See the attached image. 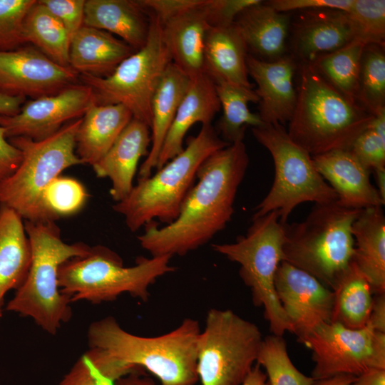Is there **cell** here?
Listing matches in <instances>:
<instances>
[{"mask_svg":"<svg viewBox=\"0 0 385 385\" xmlns=\"http://www.w3.org/2000/svg\"><path fill=\"white\" fill-rule=\"evenodd\" d=\"M230 144L219 136L212 124L202 125L179 154L154 175L138 180L127 197L113 205V210L124 217L131 232L151 221L171 223L194 185L201 164Z\"/></svg>","mask_w":385,"mask_h":385,"instance_id":"obj_5","label":"cell"},{"mask_svg":"<svg viewBox=\"0 0 385 385\" xmlns=\"http://www.w3.org/2000/svg\"><path fill=\"white\" fill-rule=\"evenodd\" d=\"M287 53L297 64L310 63L355 38L347 12L317 9L292 12Z\"/></svg>","mask_w":385,"mask_h":385,"instance_id":"obj_17","label":"cell"},{"mask_svg":"<svg viewBox=\"0 0 385 385\" xmlns=\"http://www.w3.org/2000/svg\"><path fill=\"white\" fill-rule=\"evenodd\" d=\"M371 170L385 168V139L367 128L354 141L350 149Z\"/></svg>","mask_w":385,"mask_h":385,"instance_id":"obj_40","label":"cell"},{"mask_svg":"<svg viewBox=\"0 0 385 385\" xmlns=\"http://www.w3.org/2000/svg\"><path fill=\"white\" fill-rule=\"evenodd\" d=\"M35 0H0V51L24 43V21Z\"/></svg>","mask_w":385,"mask_h":385,"instance_id":"obj_39","label":"cell"},{"mask_svg":"<svg viewBox=\"0 0 385 385\" xmlns=\"http://www.w3.org/2000/svg\"><path fill=\"white\" fill-rule=\"evenodd\" d=\"M78 73L58 65L38 49L0 51V93L38 98L75 84Z\"/></svg>","mask_w":385,"mask_h":385,"instance_id":"obj_16","label":"cell"},{"mask_svg":"<svg viewBox=\"0 0 385 385\" xmlns=\"http://www.w3.org/2000/svg\"><path fill=\"white\" fill-rule=\"evenodd\" d=\"M351 261L369 282L372 292L385 293V216L382 207L362 209L354 221Z\"/></svg>","mask_w":385,"mask_h":385,"instance_id":"obj_28","label":"cell"},{"mask_svg":"<svg viewBox=\"0 0 385 385\" xmlns=\"http://www.w3.org/2000/svg\"><path fill=\"white\" fill-rule=\"evenodd\" d=\"M355 376L349 374L337 375L332 377L315 380L312 385H351Z\"/></svg>","mask_w":385,"mask_h":385,"instance_id":"obj_51","label":"cell"},{"mask_svg":"<svg viewBox=\"0 0 385 385\" xmlns=\"http://www.w3.org/2000/svg\"><path fill=\"white\" fill-rule=\"evenodd\" d=\"M374 176L376 183V187L381 197L385 200V168H380L375 170Z\"/></svg>","mask_w":385,"mask_h":385,"instance_id":"obj_53","label":"cell"},{"mask_svg":"<svg viewBox=\"0 0 385 385\" xmlns=\"http://www.w3.org/2000/svg\"><path fill=\"white\" fill-rule=\"evenodd\" d=\"M6 139L5 129L0 125V183L16 170L22 160L21 151Z\"/></svg>","mask_w":385,"mask_h":385,"instance_id":"obj_45","label":"cell"},{"mask_svg":"<svg viewBox=\"0 0 385 385\" xmlns=\"http://www.w3.org/2000/svg\"><path fill=\"white\" fill-rule=\"evenodd\" d=\"M365 45L354 38L345 46L317 57L310 64L334 88L356 103L361 58Z\"/></svg>","mask_w":385,"mask_h":385,"instance_id":"obj_34","label":"cell"},{"mask_svg":"<svg viewBox=\"0 0 385 385\" xmlns=\"http://www.w3.org/2000/svg\"><path fill=\"white\" fill-rule=\"evenodd\" d=\"M84 0H41L46 9L65 26L71 37L83 25Z\"/></svg>","mask_w":385,"mask_h":385,"instance_id":"obj_42","label":"cell"},{"mask_svg":"<svg viewBox=\"0 0 385 385\" xmlns=\"http://www.w3.org/2000/svg\"><path fill=\"white\" fill-rule=\"evenodd\" d=\"M190 82L191 78L173 62L165 71L151 101V145L140 167L138 180L150 177L156 168L163 144Z\"/></svg>","mask_w":385,"mask_h":385,"instance_id":"obj_25","label":"cell"},{"mask_svg":"<svg viewBox=\"0 0 385 385\" xmlns=\"http://www.w3.org/2000/svg\"><path fill=\"white\" fill-rule=\"evenodd\" d=\"M24 227L31 245V265L24 282L6 309L31 317L43 330L54 335L72 315L71 299L58 287L59 267L71 258L86 255L91 247L64 242L55 221L25 220Z\"/></svg>","mask_w":385,"mask_h":385,"instance_id":"obj_4","label":"cell"},{"mask_svg":"<svg viewBox=\"0 0 385 385\" xmlns=\"http://www.w3.org/2000/svg\"><path fill=\"white\" fill-rule=\"evenodd\" d=\"M260 0H205V8L210 26L231 24L246 7Z\"/></svg>","mask_w":385,"mask_h":385,"instance_id":"obj_43","label":"cell"},{"mask_svg":"<svg viewBox=\"0 0 385 385\" xmlns=\"http://www.w3.org/2000/svg\"><path fill=\"white\" fill-rule=\"evenodd\" d=\"M31 261V245L23 218L0 205V307L6 294L24 282Z\"/></svg>","mask_w":385,"mask_h":385,"instance_id":"obj_30","label":"cell"},{"mask_svg":"<svg viewBox=\"0 0 385 385\" xmlns=\"http://www.w3.org/2000/svg\"><path fill=\"white\" fill-rule=\"evenodd\" d=\"M366 325L374 330L385 333V294H377L373 298L370 315Z\"/></svg>","mask_w":385,"mask_h":385,"instance_id":"obj_46","label":"cell"},{"mask_svg":"<svg viewBox=\"0 0 385 385\" xmlns=\"http://www.w3.org/2000/svg\"><path fill=\"white\" fill-rule=\"evenodd\" d=\"M171 257H140L135 265L125 267L121 257L109 248L91 247L86 255L71 258L60 266L58 287L71 302H112L123 293L146 302L150 286L158 277L175 271L170 265Z\"/></svg>","mask_w":385,"mask_h":385,"instance_id":"obj_7","label":"cell"},{"mask_svg":"<svg viewBox=\"0 0 385 385\" xmlns=\"http://www.w3.org/2000/svg\"><path fill=\"white\" fill-rule=\"evenodd\" d=\"M146 43L124 59L106 77L81 73L98 104H121L150 128L151 101L154 92L172 58L163 37L159 18L150 12Z\"/></svg>","mask_w":385,"mask_h":385,"instance_id":"obj_11","label":"cell"},{"mask_svg":"<svg viewBox=\"0 0 385 385\" xmlns=\"http://www.w3.org/2000/svg\"><path fill=\"white\" fill-rule=\"evenodd\" d=\"M312 351V377L358 376L371 369H385V333L366 325L352 329L338 322L321 324L302 342Z\"/></svg>","mask_w":385,"mask_h":385,"instance_id":"obj_13","label":"cell"},{"mask_svg":"<svg viewBox=\"0 0 385 385\" xmlns=\"http://www.w3.org/2000/svg\"><path fill=\"white\" fill-rule=\"evenodd\" d=\"M252 131L256 140L270 153L274 165L272 185L256 206L252 219L277 210L284 224L301 203L337 200L334 190L316 169L312 155L290 138L284 125L265 123L252 128Z\"/></svg>","mask_w":385,"mask_h":385,"instance_id":"obj_10","label":"cell"},{"mask_svg":"<svg viewBox=\"0 0 385 385\" xmlns=\"http://www.w3.org/2000/svg\"><path fill=\"white\" fill-rule=\"evenodd\" d=\"M248 75L257 84L254 89L259 98L257 113L266 124L284 125L290 120L297 101L294 78L297 63L289 56L267 61L248 53Z\"/></svg>","mask_w":385,"mask_h":385,"instance_id":"obj_18","label":"cell"},{"mask_svg":"<svg viewBox=\"0 0 385 385\" xmlns=\"http://www.w3.org/2000/svg\"><path fill=\"white\" fill-rule=\"evenodd\" d=\"M277 298L302 342L317 327L332 322L334 294L310 274L282 261L274 276Z\"/></svg>","mask_w":385,"mask_h":385,"instance_id":"obj_15","label":"cell"},{"mask_svg":"<svg viewBox=\"0 0 385 385\" xmlns=\"http://www.w3.org/2000/svg\"><path fill=\"white\" fill-rule=\"evenodd\" d=\"M265 2L282 13L317 9H334L348 12L354 0H270Z\"/></svg>","mask_w":385,"mask_h":385,"instance_id":"obj_44","label":"cell"},{"mask_svg":"<svg viewBox=\"0 0 385 385\" xmlns=\"http://www.w3.org/2000/svg\"><path fill=\"white\" fill-rule=\"evenodd\" d=\"M24 43L31 42L60 66H69L71 36L63 24L36 1L24 21Z\"/></svg>","mask_w":385,"mask_h":385,"instance_id":"obj_33","label":"cell"},{"mask_svg":"<svg viewBox=\"0 0 385 385\" xmlns=\"http://www.w3.org/2000/svg\"><path fill=\"white\" fill-rule=\"evenodd\" d=\"M199 322L185 319L172 332L155 337L124 330L113 317L93 322L88 329L90 347L134 371L147 370L161 385H195Z\"/></svg>","mask_w":385,"mask_h":385,"instance_id":"obj_2","label":"cell"},{"mask_svg":"<svg viewBox=\"0 0 385 385\" xmlns=\"http://www.w3.org/2000/svg\"><path fill=\"white\" fill-rule=\"evenodd\" d=\"M82 117L68 122L50 136L35 140L9 138L22 153L16 170L0 183V205L24 220L55 221L46 210L43 195L48 184L68 168L83 164L76 153V135Z\"/></svg>","mask_w":385,"mask_h":385,"instance_id":"obj_8","label":"cell"},{"mask_svg":"<svg viewBox=\"0 0 385 385\" xmlns=\"http://www.w3.org/2000/svg\"><path fill=\"white\" fill-rule=\"evenodd\" d=\"M135 51L111 34L83 25L71 37L69 66L77 73L108 76Z\"/></svg>","mask_w":385,"mask_h":385,"instance_id":"obj_29","label":"cell"},{"mask_svg":"<svg viewBox=\"0 0 385 385\" xmlns=\"http://www.w3.org/2000/svg\"><path fill=\"white\" fill-rule=\"evenodd\" d=\"M332 290L334 294L332 322L352 329L365 327L373 303L372 290L352 261Z\"/></svg>","mask_w":385,"mask_h":385,"instance_id":"obj_31","label":"cell"},{"mask_svg":"<svg viewBox=\"0 0 385 385\" xmlns=\"http://www.w3.org/2000/svg\"><path fill=\"white\" fill-rule=\"evenodd\" d=\"M262 340L255 323L230 309H210L197 341L201 385H241L257 362Z\"/></svg>","mask_w":385,"mask_h":385,"instance_id":"obj_12","label":"cell"},{"mask_svg":"<svg viewBox=\"0 0 385 385\" xmlns=\"http://www.w3.org/2000/svg\"><path fill=\"white\" fill-rule=\"evenodd\" d=\"M220 110L215 83L205 74L191 78L163 144L155 169L162 168L183 150L184 138L194 124H212Z\"/></svg>","mask_w":385,"mask_h":385,"instance_id":"obj_24","label":"cell"},{"mask_svg":"<svg viewBox=\"0 0 385 385\" xmlns=\"http://www.w3.org/2000/svg\"><path fill=\"white\" fill-rule=\"evenodd\" d=\"M248 51L234 23L210 26L203 51L204 73L214 83L253 88L247 68Z\"/></svg>","mask_w":385,"mask_h":385,"instance_id":"obj_23","label":"cell"},{"mask_svg":"<svg viewBox=\"0 0 385 385\" xmlns=\"http://www.w3.org/2000/svg\"><path fill=\"white\" fill-rule=\"evenodd\" d=\"M290 21V13L279 12L260 0L244 9L233 23L250 55L272 61L288 54Z\"/></svg>","mask_w":385,"mask_h":385,"instance_id":"obj_22","label":"cell"},{"mask_svg":"<svg viewBox=\"0 0 385 385\" xmlns=\"http://www.w3.org/2000/svg\"><path fill=\"white\" fill-rule=\"evenodd\" d=\"M150 145V127L133 118L106 154L92 165L97 177L110 179V194L115 202L126 197L133 189L138 162L148 155Z\"/></svg>","mask_w":385,"mask_h":385,"instance_id":"obj_20","label":"cell"},{"mask_svg":"<svg viewBox=\"0 0 385 385\" xmlns=\"http://www.w3.org/2000/svg\"><path fill=\"white\" fill-rule=\"evenodd\" d=\"M256 363L265 370L269 385H312L315 381L294 365L280 336L263 338Z\"/></svg>","mask_w":385,"mask_h":385,"instance_id":"obj_36","label":"cell"},{"mask_svg":"<svg viewBox=\"0 0 385 385\" xmlns=\"http://www.w3.org/2000/svg\"><path fill=\"white\" fill-rule=\"evenodd\" d=\"M205 3V0H197L192 6L160 21L172 62L190 78L205 74L204 43L210 27Z\"/></svg>","mask_w":385,"mask_h":385,"instance_id":"obj_21","label":"cell"},{"mask_svg":"<svg viewBox=\"0 0 385 385\" xmlns=\"http://www.w3.org/2000/svg\"><path fill=\"white\" fill-rule=\"evenodd\" d=\"M368 128L381 138L385 139V110L374 115Z\"/></svg>","mask_w":385,"mask_h":385,"instance_id":"obj_52","label":"cell"},{"mask_svg":"<svg viewBox=\"0 0 385 385\" xmlns=\"http://www.w3.org/2000/svg\"><path fill=\"white\" fill-rule=\"evenodd\" d=\"M96 103L92 88L73 84L56 93L24 103L14 115H0V125L6 137H26L35 140L46 138L71 120L81 118Z\"/></svg>","mask_w":385,"mask_h":385,"instance_id":"obj_14","label":"cell"},{"mask_svg":"<svg viewBox=\"0 0 385 385\" xmlns=\"http://www.w3.org/2000/svg\"><path fill=\"white\" fill-rule=\"evenodd\" d=\"M314 166L346 207L362 210L385 204L370 181L371 170L350 150H334L312 156Z\"/></svg>","mask_w":385,"mask_h":385,"instance_id":"obj_19","label":"cell"},{"mask_svg":"<svg viewBox=\"0 0 385 385\" xmlns=\"http://www.w3.org/2000/svg\"><path fill=\"white\" fill-rule=\"evenodd\" d=\"M132 118L130 111L121 104L91 105L76 135V153L83 164L92 166L98 162Z\"/></svg>","mask_w":385,"mask_h":385,"instance_id":"obj_27","label":"cell"},{"mask_svg":"<svg viewBox=\"0 0 385 385\" xmlns=\"http://www.w3.org/2000/svg\"><path fill=\"white\" fill-rule=\"evenodd\" d=\"M351 385H385V369H371L356 376Z\"/></svg>","mask_w":385,"mask_h":385,"instance_id":"obj_47","label":"cell"},{"mask_svg":"<svg viewBox=\"0 0 385 385\" xmlns=\"http://www.w3.org/2000/svg\"><path fill=\"white\" fill-rule=\"evenodd\" d=\"M83 25L114 34L138 51L146 43L150 15L138 1L88 0Z\"/></svg>","mask_w":385,"mask_h":385,"instance_id":"obj_26","label":"cell"},{"mask_svg":"<svg viewBox=\"0 0 385 385\" xmlns=\"http://www.w3.org/2000/svg\"><path fill=\"white\" fill-rule=\"evenodd\" d=\"M25 103L24 96H13L0 93V115H14Z\"/></svg>","mask_w":385,"mask_h":385,"instance_id":"obj_48","label":"cell"},{"mask_svg":"<svg viewBox=\"0 0 385 385\" xmlns=\"http://www.w3.org/2000/svg\"><path fill=\"white\" fill-rule=\"evenodd\" d=\"M88 195L77 180L59 175L46 187L43 205L53 220L78 212L86 204Z\"/></svg>","mask_w":385,"mask_h":385,"instance_id":"obj_37","label":"cell"},{"mask_svg":"<svg viewBox=\"0 0 385 385\" xmlns=\"http://www.w3.org/2000/svg\"><path fill=\"white\" fill-rule=\"evenodd\" d=\"M222 115L215 128L219 136L228 143L243 140L246 128L265 124L257 113L248 108L250 103H258L253 88L227 83H215Z\"/></svg>","mask_w":385,"mask_h":385,"instance_id":"obj_32","label":"cell"},{"mask_svg":"<svg viewBox=\"0 0 385 385\" xmlns=\"http://www.w3.org/2000/svg\"><path fill=\"white\" fill-rule=\"evenodd\" d=\"M245 235L212 249L240 265V276L250 288L255 305L262 307L272 334L282 337L292 328L277 298L274 276L283 261L285 235L277 210L252 220Z\"/></svg>","mask_w":385,"mask_h":385,"instance_id":"obj_9","label":"cell"},{"mask_svg":"<svg viewBox=\"0 0 385 385\" xmlns=\"http://www.w3.org/2000/svg\"><path fill=\"white\" fill-rule=\"evenodd\" d=\"M297 101L287 133L312 156L349 150L374 115L334 88L310 63L297 64Z\"/></svg>","mask_w":385,"mask_h":385,"instance_id":"obj_3","label":"cell"},{"mask_svg":"<svg viewBox=\"0 0 385 385\" xmlns=\"http://www.w3.org/2000/svg\"><path fill=\"white\" fill-rule=\"evenodd\" d=\"M249 165L243 140L210 155L198 168L194 184L177 218L164 227L156 221L138 236L152 257L183 256L208 242L222 230L234 213L238 188Z\"/></svg>","mask_w":385,"mask_h":385,"instance_id":"obj_1","label":"cell"},{"mask_svg":"<svg viewBox=\"0 0 385 385\" xmlns=\"http://www.w3.org/2000/svg\"><path fill=\"white\" fill-rule=\"evenodd\" d=\"M355 31V38L365 46L385 45V1L354 0L347 12Z\"/></svg>","mask_w":385,"mask_h":385,"instance_id":"obj_38","label":"cell"},{"mask_svg":"<svg viewBox=\"0 0 385 385\" xmlns=\"http://www.w3.org/2000/svg\"><path fill=\"white\" fill-rule=\"evenodd\" d=\"M361 210L343 206L337 200L314 203L303 221L284 224L283 261L332 290L352 260L351 226Z\"/></svg>","mask_w":385,"mask_h":385,"instance_id":"obj_6","label":"cell"},{"mask_svg":"<svg viewBox=\"0 0 385 385\" xmlns=\"http://www.w3.org/2000/svg\"><path fill=\"white\" fill-rule=\"evenodd\" d=\"M2 314H3L2 307H0V318L2 317Z\"/></svg>","mask_w":385,"mask_h":385,"instance_id":"obj_54","label":"cell"},{"mask_svg":"<svg viewBox=\"0 0 385 385\" xmlns=\"http://www.w3.org/2000/svg\"><path fill=\"white\" fill-rule=\"evenodd\" d=\"M241 385H269L265 372L255 364Z\"/></svg>","mask_w":385,"mask_h":385,"instance_id":"obj_50","label":"cell"},{"mask_svg":"<svg viewBox=\"0 0 385 385\" xmlns=\"http://www.w3.org/2000/svg\"><path fill=\"white\" fill-rule=\"evenodd\" d=\"M115 381L101 369L87 351L76 361L58 385H115Z\"/></svg>","mask_w":385,"mask_h":385,"instance_id":"obj_41","label":"cell"},{"mask_svg":"<svg viewBox=\"0 0 385 385\" xmlns=\"http://www.w3.org/2000/svg\"><path fill=\"white\" fill-rule=\"evenodd\" d=\"M115 385H156L149 377L143 375V372H134L119 378Z\"/></svg>","mask_w":385,"mask_h":385,"instance_id":"obj_49","label":"cell"},{"mask_svg":"<svg viewBox=\"0 0 385 385\" xmlns=\"http://www.w3.org/2000/svg\"><path fill=\"white\" fill-rule=\"evenodd\" d=\"M384 48L366 45L361 58L356 101L374 115L385 110Z\"/></svg>","mask_w":385,"mask_h":385,"instance_id":"obj_35","label":"cell"}]
</instances>
